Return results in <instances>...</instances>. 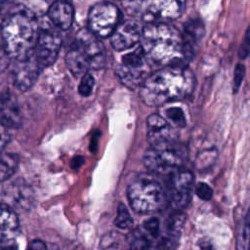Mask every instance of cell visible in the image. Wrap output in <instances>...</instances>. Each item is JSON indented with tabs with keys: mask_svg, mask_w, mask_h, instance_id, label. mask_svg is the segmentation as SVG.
Listing matches in <instances>:
<instances>
[{
	"mask_svg": "<svg viewBox=\"0 0 250 250\" xmlns=\"http://www.w3.org/2000/svg\"><path fill=\"white\" fill-rule=\"evenodd\" d=\"M84 163V158L82 156H76L71 161V167L73 169H78Z\"/></svg>",
	"mask_w": 250,
	"mask_h": 250,
	"instance_id": "f35d334b",
	"label": "cell"
},
{
	"mask_svg": "<svg viewBox=\"0 0 250 250\" xmlns=\"http://www.w3.org/2000/svg\"><path fill=\"white\" fill-rule=\"evenodd\" d=\"M143 26L133 19L126 20L119 23L110 35V43L114 50L123 51L129 49L141 40Z\"/></svg>",
	"mask_w": 250,
	"mask_h": 250,
	"instance_id": "7c38bea8",
	"label": "cell"
},
{
	"mask_svg": "<svg viewBox=\"0 0 250 250\" xmlns=\"http://www.w3.org/2000/svg\"><path fill=\"white\" fill-rule=\"evenodd\" d=\"M114 224L121 229H130L133 227V218L131 217L128 209L122 203H119L117 207V215L114 220Z\"/></svg>",
	"mask_w": 250,
	"mask_h": 250,
	"instance_id": "484cf974",
	"label": "cell"
},
{
	"mask_svg": "<svg viewBox=\"0 0 250 250\" xmlns=\"http://www.w3.org/2000/svg\"><path fill=\"white\" fill-rule=\"evenodd\" d=\"M130 250H160L163 242L148 235L143 229H137L131 233Z\"/></svg>",
	"mask_w": 250,
	"mask_h": 250,
	"instance_id": "ffe728a7",
	"label": "cell"
},
{
	"mask_svg": "<svg viewBox=\"0 0 250 250\" xmlns=\"http://www.w3.org/2000/svg\"><path fill=\"white\" fill-rule=\"evenodd\" d=\"M143 229L151 237L158 239L160 235V222L157 218L151 217L148 220L145 221Z\"/></svg>",
	"mask_w": 250,
	"mask_h": 250,
	"instance_id": "83f0119b",
	"label": "cell"
},
{
	"mask_svg": "<svg viewBox=\"0 0 250 250\" xmlns=\"http://www.w3.org/2000/svg\"><path fill=\"white\" fill-rule=\"evenodd\" d=\"M195 86V77L186 63L172 64L149 73L141 86L140 97L149 106L187 99Z\"/></svg>",
	"mask_w": 250,
	"mask_h": 250,
	"instance_id": "6da1fadb",
	"label": "cell"
},
{
	"mask_svg": "<svg viewBox=\"0 0 250 250\" xmlns=\"http://www.w3.org/2000/svg\"><path fill=\"white\" fill-rule=\"evenodd\" d=\"M245 74V66L242 63H237L234 72H233V80H232V91L236 93L243 81V77Z\"/></svg>",
	"mask_w": 250,
	"mask_h": 250,
	"instance_id": "f546056e",
	"label": "cell"
},
{
	"mask_svg": "<svg viewBox=\"0 0 250 250\" xmlns=\"http://www.w3.org/2000/svg\"><path fill=\"white\" fill-rule=\"evenodd\" d=\"M19 156L13 153L0 154V182L10 179L19 167Z\"/></svg>",
	"mask_w": 250,
	"mask_h": 250,
	"instance_id": "603a6c76",
	"label": "cell"
},
{
	"mask_svg": "<svg viewBox=\"0 0 250 250\" xmlns=\"http://www.w3.org/2000/svg\"><path fill=\"white\" fill-rule=\"evenodd\" d=\"M65 63L71 74L79 78L89 70V66L78 49L72 45L65 55Z\"/></svg>",
	"mask_w": 250,
	"mask_h": 250,
	"instance_id": "44dd1931",
	"label": "cell"
},
{
	"mask_svg": "<svg viewBox=\"0 0 250 250\" xmlns=\"http://www.w3.org/2000/svg\"><path fill=\"white\" fill-rule=\"evenodd\" d=\"M22 123V114L17 97L9 90L0 94V124L7 129H17Z\"/></svg>",
	"mask_w": 250,
	"mask_h": 250,
	"instance_id": "9a60e30c",
	"label": "cell"
},
{
	"mask_svg": "<svg viewBox=\"0 0 250 250\" xmlns=\"http://www.w3.org/2000/svg\"><path fill=\"white\" fill-rule=\"evenodd\" d=\"M186 221V214L182 211H176L169 215V217L166 220L165 228L167 236L165 239H163L164 243L172 242V240L179 236V233L181 232V229L185 224Z\"/></svg>",
	"mask_w": 250,
	"mask_h": 250,
	"instance_id": "7402d4cb",
	"label": "cell"
},
{
	"mask_svg": "<svg viewBox=\"0 0 250 250\" xmlns=\"http://www.w3.org/2000/svg\"><path fill=\"white\" fill-rule=\"evenodd\" d=\"M18 249H19L18 244L14 240L3 243V245L0 248V250H18Z\"/></svg>",
	"mask_w": 250,
	"mask_h": 250,
	"instance_id": "74e56055",
	"label": "cell"
},
{
	"mask_svg": "<svg viewBox=\"0 0 250 250\" xmlns=\"http://www.w3.org/2000/svg\"><path fill=\"white\" fill-rule=\"evenodd\" d=\"M182 34L185 61H191L195 55L196 48L204 34V24L198 19H190L184 25Z\"/></svg>",
	"mask_w": 250,
	"mask_h": 250,
	"instance_id": "2e32d148",
	"label": "cell"
},
{
	"mask_svg": "<svg viewBox=\"0 0 250 250\" xmlns=\"http://www.w3.org/2000/svg\"><path fill=\"white\" fill-rule=\"evenodd\" d=\"M119 8L110 2L95 4L89 11V30L98 38H105L112 34L120 21Z\"/></svg>",
	"mask_w": 250,
	"mask_h": 250,
	"instance_id": "ba28073f",
	"label": "cell"
},
{
	"mask_svg": "<svg viewBox=\"0 0 250 250\" xmlns=\"http://www.w3.org/2000/svg\"><path fill=\"white\" fill-rule=\"evenodd\" d=\"M94 84H95V80H94V77L92 76V74L89 72L85 73L81 77V80H80V83L78 86L79 94L83 97H87V96L91 95V93L93 91Z\"/></svg>",
	"mask_w": 250,
	"mask_h": 250,
	"instance_id": "4316f807",
	"label": "cell"
},
{
	"mask_svg": "<svg viewBox=\"0 0 250 250\" xmlns=\"http://www.w3.org/2000/svg\"><path fill=\"white\" fill-rule=\"evenodd\" d=\"M7 11H8V10H6L5 4H4L3 2H0V25H1L2 21H3V20H4V17H5V15H6Z\"/></svg>",
	"mask_w": 250,
	"mask_h": 250,
	"instance_id": "ab89813d",
	"label": "cell"
},
{
	"mask_svg": "<svg viewBox=\"0 0 250 250\" xmlns=\"http://www.w3.org/2000/svg\"><path fill=\"white\" fill-rule=\"evenodd\" d=\"M11 61L12 60H11L9 54L7 53L6 49L4 48V46L1 42L0 43V73L5 71L9 67Z\"/></svg>",
	"mask_w": 250,
	"mask_h": 250,
	"instance_id": "d6a6232c",
	"label": "cell"
},
{
	"mask_svg": "<svg viewBox=\"0 0 250 250\" xmlns=\"http://www.w3.org/2000/svg\"><path fill=\"white\" fill-rule=\"evenodd\" d=\"M248 236H249V222H248V214H247L245 217L243 229L240 231V235L238 236V239H237V250H247Z\"/></svg>",
	"mask_w": 250,
	"mask_h": 250,
	"instance_id": "f1b7e54d",
	"label": "cell"
},
{
	"mask_svg": "<svg viewBox=\"0 0 250 250\" xmlns=\"http://www.w3.org/2000/svg\"><path fill=\"white\" fill-rule=\"evenodd\" d=\"M26 250H47V248L42 240L35 239L29 243Z\"/></svg>",
	"mask_w": 250,
	"mask_h": 250,
	"instance_id": "d590c367",
	"label": "cell"
},
{
	"mask_svg": "<svg viewBox=\"0 0 250 250\" xmlns=\"http://www.w3.org/2000/svg\"><path fill=\"white\" fill-rule=\"evenodd\" d=\"M171 176L170 188V204L176 211H182L186 208L191 198V190L193 188V174L188 170H179Z\"/></svg>",
	"mask_w": 250,
	"mask_h": 250,
	"instance_id": "8fae6325",
	"label": "cell"
},
{
	"mask_svg": "<svg viewBox=\"0 0 250 250\" xmlns=\"http://www.w3.org/2000/svg\"><path fill=\"white\" fill-rule=\"evenodd\" d=\"M195 193L202 200H210L213 196V189L207 184L199 183L195 188Z\"/></svg>",
	"mask_w": 250,
	"mask_h": 250,
	"instance_id": "1f68e13d",
	"label": "cell"
},
{
	"mask_svg": "<svg viewBox=\"0 0 250 250\" xmlns=\"http://www.w3.org/2000/svg\"><path fill=\"white\" fill-rule=\"evenodd\" d=\"M48 18L55 27L62 30H67L73 22V7L65 1L54 2L48 10Z\"/></svg>",
	"mask_w": 250,
	"mask_h": 250,
	"instance_id": "e0dca14e",
	"label": "cell"
},
{
	"mask_svg": "<svg viewBox=\"0 0 250 250\" xmlns=\"http://www.w3.org/2000/svg\"><path fill=\"white\" fill-rule=\"evenodd\" d=\"M141 48L150 67L185 63L183 39L180 30L166 22L143 26Z\"/></svg>",
	"mask_w": 250,
	"mask_h": 250,
	"instance_id": "3957f363",
	"label": "cell"
},
{
	"mask_svg": "<svg viewBox=\"0 0 250 250\" xmlns=\"http://www.w3.org/2000/svg\"><path fill=\"white\" fill-rule=\"evenodd\" d=\"M40 66L34 55L24 61H17L12 67V82L20 91H26L32 87L40 73Z\"/></svg>",
	"mask_w": 250,
	"mask_h": 250,
	"instance_id": "4fadbf2b",
	"label": "cell"
},
{
	"mask_svg": "<svg viewBox=\"0 0 250 250\" xmlns=\"http://www.w3.org/2000/svg\"><path fill=\"white\" fill-rule=\"evenodd\" d=\"M120 233L118 232H114V231H111V232H107L106 234H104L102 239H101V248L103 249H106V248H109V247H112L113 243H116V242H119L120 241Z\"/></svg>",
	"mask_w": 250,
	"mask_h": 250,
	"instance_id": "4dcf8cb0",
	"label": "cell"
},
{
	"mask_svg": "<svg viewBox=\"0 0 250 250\" xmlns=\"http://www.w3.org/2000/svg\"><path fill=\"white\" fill-rule=\"evenodd\" d=\"M127 196L130 206L140 214L161 211L168 203L163 185L151 174H139L128 186Z\"/></svg>",
	"mask_w": 250,
	"mask_h": 250,
	"instance_id": "277c9868",
	"label": "cell"
},
{
	"mask_svg": "<svg viewBox=\"0 0 250 250\" xmlns=\"http://www.w3.org/2000/svg\"><path fill=\"white\" fill-rule=\"evenodd\" d=\"M217 157L218 151L214 147L201 150L194 160V167L196 168V170L200 172L206 171L214 165V163L217 160Z\"/></svg>",
	"mask_w": 250,
	"mask_h": 250,
	"instance_id": "cb8c5ba5",
	"label": "cell"
},
{
	"mask_svg": "<svg viewBox=\"0 0 250 250\" xmlns=\"http://www.w3.org/2000/svg\"><path fill=\"white\" fill-rule=\"evenodd\" d=\"M73 45L87 62L89 69H101L104 66L106 62L104 46L88 28L83 27L77 31Z\"/></svg>",
	"mask_w": 250,
	"mask_h": 250,
	"instance_id": "30bf717a",
	"label": "cell"
},
{
	"mask_svg": "<svg viewBox=\"0 0 250 250\" xmlns=\"http://www.w3.org/2000/svg\"><path fill=\"white\" fill-rule=\"evenodd\" d=\"M166 121L172 127L183 128L187 124V119L184 111L180 107H169L165 110Z\"/></svg>",
	"mask_w": 250,
	"mask_h": 250,
	"instance_id": "d4e9b609",
	"label": "cell"
},
{
	"mask_svg": "<svg viewBox=\"0 0 250 250\" xmlns=\"http://www.w3.org/2000/svg\"><path fill=\"white\" fill-rule=\"evenodd\" d=\"M122 4L130 15L140 16L146 23H158L178 19L184 12L186 3L175 0H155Z\"/></svg>",
	"mask_w": 250,
	"mask_h": 250,
	"instance_id": "8992f818",
	"label": "cell"
},
{
	"mask_svg": "<svg viewBox=\"0 0 250 250\" xmlns=\"http://www.w3.org/2000/svg\"><path fill=\"white\" fill-rule=\"evenodd\" d=\"M62 46V36L50 22L39 24L38 37L34 49V58L40 68L52 65L59 55Z\"/></svg>",
	"mask_w": 250,
	"mask_h": 250,
	"instance_id": "9c48e42d",
	"label": "cell"
},
{
	"mask_svg": "<svg viewBox=\"0 0 250 250\" xmlns=\"http://www.w3.org/2000/svg\"><path fill=\"white\" fill-rule=\"evenodd\" d=\"M11 140V135L9 133V129L0 124V154L2 153L4 147L8 145Z\"/></svg>",
	"mask_w": 250,
	"mask_h": 250,
	"instance_id": "836d02e7",
	"label": "cell"
},
{
	"mask_svg": "<svg viewBox=\"0 0 250 250\" xmlns=\"http://www.w3.org/2000/svg\"><path fill=\"white\" fill-rule=\"evenodd\" d=\"M16 212L7 204H0V244L14 240L19 230Z\"/></svg>",
	"mask_w": 250,
	"mask_h": 250,
	"instance_id": "ac0fdd59",
	"label": "cell"
},
{
	"mask_svg": "<svg viewBox=\"0 0 250 250\" xmlns=\"http://www.w3.org/2000/svg\"><path fill=\"white\" fill-rule=\"evenodd\" d=\"M150 65L147 62L141 46L122 57L121 63L116 68L120 81L128 88L135 89L142 86L149 75Z\"/></svg>",
	"mask_w": 250,
	"mask_h": 250,
	"instance_id": "52a82bcc",
	"label": "cell"
},
{
	"mask_svg": "<svg viewBox=\"0 0 250 250\" xmlns=\"http://www.w3.org/2000/svg\"><path fill=\"white\" fill-rule=\"evenodd\" d=\"M0 26L2 44L11 60L24 61L33 56L39 21L29 8L22 4L9 8Z\"/></svg>",
	"mask_w": 250,
	"mask_h": 250,
	"instance_id": "7a4b0ae2",
	"label": "cell"
},
{
	"mask_svg": "<svg viewBox=\"0 0 250 250\" xmlns=\"http://www.w3.org/2000/svg\"><path fill=\"white\" fill-rule=\"evenodd\" d=\"M147 140L150 146L172 144L177 141V133L164 117L153 113L147 117Z\"/></svg>",
	"mask_w": 250,
	"mask_h": 250,
	"instance_id": "5bb4252c",
	"label": "cell"
},
{
	"mask_svg": "<svg viewBox=\"0 0 250 250\" xmlns=\"http://www.w3.org/2000/svg\"><path fill=\"white\" fill-rule=\"evenodd\" d=\"M248 31L246 32V35H245V40H244V43L241 45L240 47V50H239V57L242 58V59H245L248 55V52H249V38H248Z\"/></svg>",
	"mask_w": 250,
	"mask_h": 250,
	"instance_id": "e575fe53",
	"label": "cell"
},
{
	"mask_svg": "<svg viewBox=\"0 0 250 250\" xmlns=\"http://www.w3.org/2000/svg\"><path fill=\"white\" fill-rule=\"evenodd\" d=\"M186 149L178 142L157 146H149L143 157L145 166L153 173L172 175L182 169L186 159Z\"/></svg>",
	"mask_w": 250,
	"mask_h": 250,
	"instance_id": "5b68a950",
	"label": "cell"
},
{
	"mask_svg": "<svg viewBox=\"0 0 250 250\" xmlns=\"http://www.w3.org/2000/svg\"><path fill=\"white\" fill-rule=\"evenodd\" d=\"M198 245H199V248L201 250H212L213 249V246H212V243L210 240L206 239V238H203L201 239L199 242H198Z\"/></svg>",
	"mask_w": 250,
	"mask_h": 250,
	"instance_id": "8d00e7d4",
	"label": "cell"
},
{
	"mask_svg": "<svg viewBox=\"0 0 250 250\" xmlns=\"http://www.w3.org/2000/svg\"><path fill=\"white\" fill-rule=\"evenodd\" d=\"M10 198L15 205L21 206V208H28L33 201V191L23 182H15L10 185Z\"/></svg>",
	"mask_w": 250,
	"mask_h": 250,
	"instance_id": "d6986e66",
	"label": "cell"
}]
</instances>
